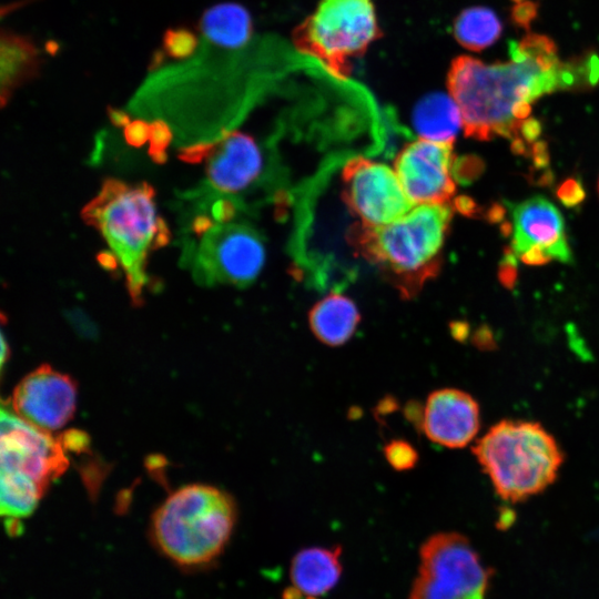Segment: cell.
I'll list each match as a JSON object with an SVG mask.
<instances>
[{
    "mask_svg": "<svg viewBox=\"0 0 599 599\" xmlns=\"http://www.w3.org/2000/svg\"><path fill=\"white\" fill-rule=\"evenodd\" d=\"M559 69L546 70L532 58L489 65L468 55L454 59L447 88L460 111L465 134L483 141L496 135L517 139L531 103L560 89Z\"/></svg>",
    "mask_w": 599,
    "mask_h": 599,
    "instance_id": "cell-1",
    "label": "cell"
},
{
    "mask_svg": "<svg viewBox=\"0 0 599 599\" xmlns=\"http://www.w3.org/2000/svg\"><path fill=\"white\" fill-rule=\"evenodd\" d=\"M81 217L102 235L124 272L131 301L141 305L150 283L148 258L170 241L167 224L158 213L153 186L108 177L83 206Z\"/></svg>",
    "mask_w": 599,
    "mask_h": 599,
    "instance_id": "cell-2",
    "label": "cell"
},
{
    "mask_svg": "<svg viewBox=\"0 0 599 599\" xmlns=\"http://www.w3.org/2000/svg\"><path fill=\"white\" fill-rule=\"evenodd\" d=\"M446 204H418L393 223L355 225L349 240L405 298L415 296L440 265V251L451 221Z\"/></svg>",
    "mask_w": 599,
    "mask_h": 599,
    "instance_id": "cell-3",
    "label": "cell"
},
{
    "mask_svg": "<svg viewBox=\"0 0 599 599\" xmlns=\"http://www.w3.org/2000/svg\"><path fill=\"white\" fill-rule=\"evenodd\" d=\"M237 517L226 491L191 484L172 494L151 518L155 547L181 568H202L215 561L230 541Z\"/></svg>",
    "mask_w": 599,
    "mask_h": 599,
    "instance_id": "cell-4",
    "label": "cell"
},
{
    "mask_svg": "<svg viewBox=\"0 0 599 599\" xmlns=\"http://www.w3.org/2000/svg\"><path fill=\"white\" fill-rule=\"evenodd\" d=\"M473 453L497 495L519 502L540 494L557 478L564 454L544 426L501 420L477 440Z\"/></svg>",
    "mask_w": 599,
    "mask_h": 599,
    "instance_id": "cell-5",
    "label": "cell"
},
{
    "mask_svg": "<svg viewBox=\"0 0 599 599\" xmlns=\"http://www.w3.org/2000/svg\"><path fill=\"white\" fill-rule=\"evenodd\" d=\"M265 262L260 233L246 223L213 222L197 234H183L180 265L201 286L253 283Z\"/></svg>",
    "mask_w": 599,
    "mask_h": 599,
    "instance_id": "cell-6",
    "label": "cell"
},
{
    "mask_svg": "<svg viewBox=\"0 0 599 599\" xmlns=\"http://www.w3.org/2000/svg\"><path fill=\"white\" fill-rule=\"evenodd\" d=\"M379 37L370 0H322L293 31L296 49L318 59L341 79L349 75L352 60Z\"/></svg>",
    "mask_w": 599,
    "mask_h": 599,
    "instance_id": "cell-7",
    "label": "cell"
},
{
    "mask_svg": "<svg viewBox=\"0 0 599 599\" xmlns=\"http://www.w3.org/2000/svg\"><path fill=\"white\" fill-rule=\"evenodd\" d=\"M419 559L408 599H485L491 570L464 535L430 536L419 548Z\"/></svg>",
    "mask_w": 599,
    "mask_h": 599,
    "instance_id": "cell-8",
    "label": "cell"
},
{
    "mask_svg": "<svg viewBox=\"0 0 599 599\" xmlns=\"http://www.w3.org/2000/svg\"><path fill=\"white\" fill-rule=\"evenodd\" d=\"M342 182L348 209L364 225L393 223L415 206L395 169L385 163L354 158L345 164Z\"/></svg>",
    "mask_w": 599,
    "mask_h": 599,
    "instance_id": "cell-9",
    "label": "cell"
},
{
    "mask_svg": "<svg viewBox=\"0 0 599 599\" xmlns=\"http://www.w3.org/2000/svg\"><path fill=\"white\" fill-rule=\"evenodd\" d=\"M0 446L1 473L31 480L43 491L68 466L61 441L4 408Z\"/></svg>",
    "mask_w": 599,
    "mask_h": 599,
    "instance_id": "cell-10",
    "label": "cell"
},
{
    "mask_svg": "<svg viewBox=\"0 0 599 599\" xmlns=\"http://www.w3.org/2000/svg\"><path fill=\"white\" fill-rule=\"evenodd\" d=\"M453 143L419 138L398 153L394 169L412 202L446 204L454 195Z\"/></svg>",
    "mask_w": 599,
    "mask_h": 599,
    "instance_id": "cell-11",
    "label": "cell"
},
{
    "mask_svg": "<svg viewBox=\"0 0 599 599\" xmlns=\"http://www.w3.org/2000/svg\"><path fill=\"white\" fill-rule=\"evenodd\" d=\"M75 403V383L49 365H41L22 378L11 399L18 416L48 433L72 418Z\"/></svg>",
    "mask_w": 599,
    "mask_h": 599,
    "instance_id": "cell-12",
    "label": "cell"
},
{
    "mask_svg": "<svg viewBox=\"0 0 599 599\" xmlns=\"http://www.w3.org/2000/svg\"><path fill=\"white\" fill-rule=\"evenodd\" d=\"M204 160L205 180L200 185L216 195L235 197L256 182L263 170L254 139L235 130L217 141Z\"/></svg>",
    "mask_w": 599,
    "mask_h": 599,
    "instance_id": "cell-13",
    "label": "cell"
},
{
    "mask_svg": "<svg viewBox=\"0 0 599 599\" xmlns=\"http://www.w3.org/2000/svg\"><path fill=\"white\" fill-rule=\"evenodd\" d=\"M419 427L437 445L463 448L479 430V405L470 394L457 388L434 390L422 409Z\"/></svg>",
    "mask_w": 599,
    "mask_h": 599,
    "instance_id": "cell-14",
    "label": "cell"
},
{
    "mask_svg": "<svg viewBox=\"0 0 599 599\" xmlns=\"http://www.w3.org/2000/svg\"><path fill=\"white\" fill-rule=\"evenodd\" d=\"M511 252L520 257L529 250L544 252L549 260L571 261L559 210L547 199L535 196L511 207Z\"/></svg>",
    "mask_w": 599,
    "mask_h": 599,
    "instance_id": "cell-15",
    "label": "cell"
},
{
    "mask_svg": "<svg viewBox=\"0 0 599 599\" xmlns=\"http://www.w3.org/2000/svg\"><path fill=\"white\" fill-rule=\"evenodd\" d=\"M341 554L339 546L300 550L291 562L292 587L284 591V599H317L327 593L339 580Z\"/></svg>",
    "mask_w": 599,
    "mask_h": 599,
    "instance_id": "cell-16",
    "label": "cell"
},
{
    "mask_svg": "<svg viewBox=\"0 0 599 599\" xmlns=\"http://www.w3.org/2000/svg\"><path fill=\"white\" fill-rule=\"evenodd\" d=\"M361 321L356 304L341 293H331L308 313L309 328L324 345L337 347L354 335Z\"/></svg>",
    "mask_w": 599,
    "mask_h": 599,
    "instance_id": "cell-17",
    "label": "cell"
},
{
    "mask_svg": "<svg viewBox=\"0 0 599 599\" xmlns=\"http://www.w3.org/2000/svg\"><path fill=\"white\" fill-rule=\"evenodd\" d=\"M202 39L222 50H238L252 37V20L241 4L224 2L206 9L200 19Z\"/></svg>",
    "mask_w": 599,
    "mask_h": 599,
    "instance_id": "cell-18",
    "label": "cell"
},
{
    "mask_svg": "<svg viewBox=\"0 0 599 599\" xmlns=\"http://www.w3.org/2000/svg\"><path fill=\"white\" fill-rule=\"evenodd\" d=\"M39 52L27 37L12 32L1 35V102L2 106L13 91L39 71Z\"/></svg>",
    "mask_w": 599,
    "mask_h": 599,
    "instance_id": "cell-19",
    "label": "cell"
},
{
    "mask_svg": "<svg viewBox=\"0 0 599 599\" xmlns=\"http://www.w3.org/2000/svg\"><path fill=\"white\" fill-rule=\"evenodd\" d=\"M414 121L420 138L450 143L463 125L455 101L443 93H432L420 100Z\"/></svg>",
    "mask_w": 599,
    "mask_h": 599,
    "instance_id": "cell-20",
    "label": "cell"
},
{
    "mask_svg": "<svg viewBox=\"0 0 599 599\" xmlns=\"http://www.w3.org/2000/svg\"><path fill=\"white\" fill-rule=\"evenodd\" d=\"M501 30L497 14L485 7L463 10L453 23V34L457 42L471 51H481L494 44Z\"/></svg>",
    "mask_w": 599,
    "mask_h": 599,
    "instance_id": "cell-21",
    "label": "cell"
},
{
    "mask_svg": "<svg viewBox=\"0 0 599 599\" xmlns=\"http://www.w3.org/2000/svg\"><path fill=\"white\" fill-rule=\"evenodd\" d=\"M199 48V41L194 32L186 28L166 30L163 37L165 53L179 61L191 58Z\"/></svg>",
    "mask_w": 599,
    "mask_h": 599,
    "instance_id": "cell-22",
    "label": "cell"
},
{
    "mask_svg": "<svg viewBox=\"0 0 599 599\" xmlns=\"http://www.w3.org/2000/svg\"><path fill=\"white\" fill-rule=\"evenodd\" d=\"M386 461L398 471L414 468L418 461L415 447L404 439H392L383 449Z\"/></svg>",
    "mask_w": 599,
    "mask_h": 599,
    "instance_id": "cell-23",
    "label": "cell"
},
{
    "mask_svg": "<svg viewBox=\"0 0 599 599\" xmlns=\"http://www.w3.org/2000/svg\"><path fill=\"white\" fill-rule=\"evenodd\" d=\"M150 154L154 161L162 162L166 159V149L173 143V134L170 126L162 120L150 121Z\"/></svg>",
    "mask_w": 599,
    "mask_h": 599,
    "instance_id": "cell-24",
    "label": "cell"
},
{
    "mask_svg": "<svg viewBox=\"0 0 599 599\" xmlns=\"http://www.w3.org/2000/svg\"><path fill=\"white\" fill-rule=\"evenodd\" d=\"M484 165L477 158L467 156L460 160H455L454 176L459 182H470L476 179L483 171Z\"/></svg>",
    "mask_w": 599,
    "mask_h": 599,
    "instance_id": "cell-25",
    "label": "cell"
},
{
    "mask_svg": "<svg viewBox=\"0 0 599 599\" xmlns=\"http://www.w3.org/2000/svg\"><path fill=\"white\" fill-rule=\"evenodd\" d=\"M538 14V3L531 0H524L515 4L511 9V20L520 28L529 29L532 20Z\"/></svg>",
    "mask_w": 599,
    "mask_h": 599,
    "instance_id": "cell-26",
    "label": "cell"
},
{
    "mask_svg": "<svg viewBox=\"0 0 599 599\" xmlns=\"http://www.w3.org/2000/svg\"><path fill=\"white\" fill-rule=\"evenodd\" d=\"M125 140L133 145H141L149 141L150 122L143 119H134L124 126Z\"/></svg>",
    "mask_w": 599,
    "mask_h": 599,
    "instance_id": "cell-27",
    "label": "cell"
},
{
    "mask_svg": "<svg viewBox=\"0 0 599 599\" xmlns=\"http://www.w3.org/2000/svg\"><path fill=\"white\" fill-rule=\"evenodd\" d=\"M557 194L559 200L568 206L578 204L585 197L581 184L575 179L566 180L559 186Z\"/></svg>",
    "mask_w": 599,
    "mask_h": 599,
    "instance_id": "cell-28",
    "label": "cell"
},
{
    "mask_svg": "<svg viewBox=\"0 0 599 599\" xmlns=\"http://www.w3.org/2000/svg\"><path fill=\"white\" fill-rule=\"evenodd\" d=\"M519 133H521L524 140L534 141L540 133V123L528 118L521 122Z\"/></svg>",
    "mask_w": 599,
    "mask_h": 599,
    "instance_id": "cell-29",
    "label": "cell"
},
{
    "mask_svg": "<svg viewBox=\"0 0 599 599\" xmlns=\"http://www.w3.org/2000/svg\"><path fill=\"white\" fill-rule=\"evenodd\" d=\"M512 1H515L516 3H518V2H521V1H524V0H512Z\"/></svg>",
    "mask_w": 599,
    "mask_h": 599,
    "instance_id": "cell-30",
    "label": "cell"
},
{
    "mask_svg": "<svg viewBox=\"0 0 599 599\" xmlns=\"http://www.w3.org/2000/svg\"><path fill=\"white\" fill-rule=\"evenodd\" d=\"M598 191H599V182H598Z\"/></svg>",
    "mask_w": 599,
    "mask_h": 599,
    "instance_id": "cell-31",
    "label": "cell"
}]
</instances>
